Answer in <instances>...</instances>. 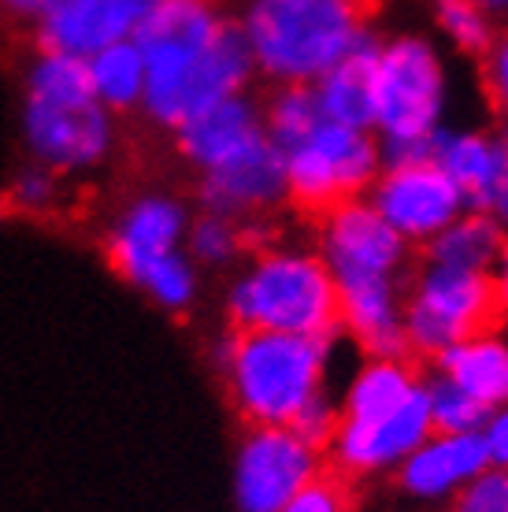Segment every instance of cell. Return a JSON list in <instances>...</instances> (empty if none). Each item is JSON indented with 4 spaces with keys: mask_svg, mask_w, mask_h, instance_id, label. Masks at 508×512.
Listing matches in <instances>:
<instances>
[{
    "mask_svg": "<svg viewBox=\"0 0 508 512\" xmlns=\"http://www.w3.org/2000/svg\"><path fill=\"white\" fill-rule=\"evenodd\" d=\"M434 19L442 38L464 56H486L494 45V15L479 0H434Z\"/></svg>",
    "mask_w": 508,
    "mask_h": 512,
    "instance_id": "d4e9b609",
    "label": "cell"
},
{
    "mask_svg": "<svg viewBox=\"0 0 508 512\" xmlns=\"http://www.w3.org/2000/svg\"><path fill=\"white\" fill-rule=\"evenodd\" d=\"M245 245H249V223L223 216V212L201 208V216L190 219V227H186V253L193 264H204V268L238 264L245 256Z\"/></svg>",
    "mask_w": 508,
    "mask_h": 512,
    "instance_id": "cb8c5ba5",
    "label": "cell"
},
{
    "mask_svg": "<svg viewBox=\"0 0 508 512\" xmlns=\"http://www.w3.org/2000/svg\"><path fill=\"white\" fill-rule=\"evenodd\" d=\"M427 412H431L434 431H449V435H479L486 423V409L479 401H471L464 390L445 383L442 375H427Z\"/></svg>",
    "mask_w": 508,
    "mask_h": 512,
    "instance_id": "484cf974",
    "label": "cell"
},
{
    "mask_svg": "<svg viewBox=\"0 0 508 512\" xmlns=\"http://www.w3.org/2000/svg\"><path fill=\"white\" fill-rule=\"evenodd\" d=\"M219 372L249 427H293L316 397L334 394V338L234 327L219 346Z\"/></svg>",
    "mask_w": 508,
    "mask_h": 512,
    "instance_id": "5b68a950",
    "label": "cell"
},
{
    "mask_svg": "<svg viewBox=\"0 0 508 512\" xmlns=\"http://www.w3.org/2000/svg\"><path fill=\"white\" fill-rule=\"evenodd\" d=\"M264 127L279 145L286 201L323 216L371 190L382 167V145L368 127H349L319 112L312 86H275L260 104Z\"/></svg>",
    "mask_w": 508,
    "mask_h": 512,
    "instance_id": "3957f363",
    "label": "cell"
},
{
    "mask_svg": "<svg viewBox=\"0 0 508 512\" xmlns=\"http://www.w3.org/2000/svg\"><path fill=\"white\" fill-rule=\"evenodd\" d=\"M264 134V112L256 101H249V93L212 104L193 119H186L182 127H175L178 153L186 156V164L197 167V175L230 160L234 153H242L245 145H253Z\"/></svg>",
    "mask_w": 508,
    "mask_h": 512,
    "instance_id": "ac0fdd59",
    "label": "cell"
},
{
    "mask_svg": "<svg viewBox=\"0 0 508 512\" xmlns=\"http://www.w3.org/2000/svg\"><path fill=\"white\" fill-rule=\"evenodd\" d=\"M434 375L479 401L486 412L508 401V334L501 327L471 334L431 360Z\"/></svg>",
    "mask_w": 508,
    "mask_h": 512,
    "instance_id": "ffe728a7",
    "label": "cell"
},
{
    "mask_svg": "<svg viewBox=\"0 0 508 512\" xmlns=\"http://www.w3.org/2000/svg\"><path fill=\"white\" fill-rule=\"evenodd\" d=\"M316 253L334 279L338 334L360 349V357H408L405 290L412 245L382 223L368 197H356L319 216Z\"/></svg>",
    "mask_w": 508,
    "mask_h": 512,
    "instance_id": "6da1fadb",
    "label": "cell"
},
{
    "mask_svg": "<svg viewBox=\"0 0 508 512\" xmlns=\"http://www.w3.org/2000/svg\"><path fill=\"white\" fill-rule=\"evenodd\" d=\"M186 227H190V212L182 208V201L160 197V193L141 197L127 208V216L119 219L108 242L112 268L141 286L164 260L186 249Z\"/></svg>",
    "mask_w": 508,
    "mask_h": 512,
    "instance_id": "9a60e30c",
    "label": "cell"
},
{
    "mask_svg": "<svg viewBox=\"0 0 508 512\" xmlns=\"http://www.w3.org/2000/svg\"><path fill=\"white\" fill-rule=\"evenodd\" d=\"M483 82L486 97L494 101V108L508 119V34L494 38V45L483 56Z\"/></svg>",
    "mask_w": 508,
    "mask_h": 512,
    "instance_id": "f1b7e54d",
    "label": "cell"
},
{
    "mask_svg": "<svg viewBox=\"0 0 508 512\" xmlns=\"http://www.w3.org/2000/svg\"><path fill=\"white\" fill-rule=\"evenodd\" d=\"M494 282L483 271H457L423 260L412 268L405 290L408 357L434 360L471 334L497 327Z\"/></svg>",
    "mask_w": 508,
    "mask_h": 512,
    "instance_id": "9c48e42d",
    "label": "cell"
},
{
    "mask_svg": "<svg viewBox=\"0 0 508 512\" xmlns=\"http://www.w3.org/2000/svg\"><path fill=\"white\" fill-rule=\"evenodd\" d=\"M127 4L134 8V12H138V19H145V15L153 12V8H160L164 0H127Z\"/></svg>",
    "mask_w": 508,
    "mask_h": 512,
    "instance_id": "836d02e7",
    "label": "cell"
},
{
    "mask_svg": "<svg viewBox=\"0 0 508 512\" xmlns=\"http://www.w3.org/2000/svg\"><path fill=\"white\" fill-rule=\"evenodd\" d=\"M364 197L382 216V223L401 234L412 249H423L468 208L457 186L445 179V171L427 153L382 160Z\"/></svg>",
    "mask_w": 508,
    "mask_h": 512,
    "instance_id": "30bf717a",
    "label": "cell"
},
{
    "mask_svg": "<svg viewBox=\"0 0 508 512\" xmlns=\"http://www.w3.org/2000/svg\"><path fill=\"white\" fill-rule=\"evenodd\" d=\"M497 138H501V182H497V197L494 205H490V216L508 231V119L505 127L497 130Z\"/></svg>",
    "mask_w": 508,
    "mask_h": 512,
    "instance_id": "4dcf8cb0",
    "label": "cell"
},
{
    "mask_svg": "<svg viewBox=\"0 0 508 512\" xmlns=\"http://www.w3.org/2000/svg\"><path fill=\"white\" fill-rule=\"evenodd\" d=\"M334 397L338 423L323 453L349 483L394 475L434 431L427 375L408 357H364Z\"/></svg>",
    "mask_w": 508,
    "mask_h": 512,
    "instance_id": "7a4b0ae2",
    "label": "cell"
},
{
    "mask_svg": "<svg viewBox=\"0 0 508 512\" xmlns=\"http://www.w3.org/2000/svg\"><path fill=\"white\" fill-rule=\"evenodd\" d=\"M453 78L438 45L420 34L375 41L371 134L382 156H420L449 127Z\"/></svg>",
    "mask_w": 508,
    "mask_h": 512,
    "instance_id": "52a82bcc",
    "label": "cell"
},
{
    "mask_svg": "<svg viewBox=\"0 0 508 512\" xmlns=\"http://www.w3.org/2000/svg\"><path fill=\"white\" fill-rule=\"evenodd\" d=\"M434 164L445 171V179L457 186L468 208L490 212L501 182V138L483 127H449L431 141L427 149Z\"/></svg>",
    "mask_w": 508,
    "mask_h": 512,
    "instance_id": "d6986e66",
    "label": "cell"
},
{
    "mask_svg": "<svg viewBox=\"0 0 508 512\" xmlns=\"http://www.w3.org/2000/svg\"><path fill=\"white\" fill-rule=\"evenodd\" d=\"M279 512H353V490L349 479H342L338 472H323L297 490Z\"/></svg>",
    "mask_w": 508,
    "mask_h": 512,
    "instance_id": "4316f807",
    "label": "cell"
},
{
    "mask_svg": "<svg viewBox=\"0 0 508 512\" xmlns=\"http://www.w3.org/2000/svg\"><path fill=\"white\" fill-rule=\"evenodd\" d=\"M486 12L490 15H497V12H508V0H479Z\"/></svg>",
    "mask_w": 508,
    "mask_h": 512,
    "instance_id": "e575fe53",
    "label": "cell"
},
{
    "mask_svg": "<svg viewBox=\"0 0 508 512\" xmlns=\"http://www.w3.org/2000/svg\"><path fill=\"white\" fill-rule=\"evenodd\" d=\"M286 201V171L271 134L245 145L223 164L201 171V208L223 212L242 223L275 212Z\"/></svg>",
    "mask_w": 508,
    "mask_h": 512,
    "instance_id": "4fadbf2b",
    "label": "cell"
},
{
    "mask_svg": "<svg viewBox=\"0 0 508 512\" xmlns=\"http://www.w3.org/2000/svg\"><path fill=\"white\" fill-rule=\"evenodd\" d=\"M371 71H375V38L360 45L353 56L334 64L327 75L312 82L319 112L349 127L371 130Z\"/></svg>",
    "mask_w": 508,
    "mask_h": 512,
    "instance_id": "7402d4cb",
    "label": "cell"
},
{
    "mask_svg": "<svg viewBox=\"0 0 508 512\" xmlns=\"http://www.w3.org/2000/svg\"><path fill=\"white\" fill-rule=\"evenodd\" d=\"M52 0H0V15H12V19H19V23H38L41 15H45V8H49Z\"/></svg>",
    "mask_w": 508,
    "mask_h": 512,
    "instance_id": "d6a6232c",
    "label": "cell"
},
{
    "mask_svg": "<svg viewBox=\"0 0 508 512\" xmlns=\"http://www.w3.org/2000/svg\"><path fill=\"white\" fill-rule=\"evenodd\" d=\"M238 331L338 338V294L323 256L308 245H267L242 264L227 290Z\"/></svg>",
    "mask_w": 508,
    "mask_h": 512,
    "instance_id": "8992f818",
    "label": "cell"
},
{
    "mask_svg": "<svg viewBox=\"0 0 508 512\" xmlns=\"http://www.w3.org/2000/svg\"><path fill=\"white\" fill-rule=\"evenodd\" d=\"M490 282H494V301H497V320L508 323V234L501 242L494 268H490Z\"/></svg>",
    "mask_w": 508,
    "mask_h": 512,
    "instance_id": "1f68e13d",
    "label": "cell"
},
{
    "mask_svg": "<svg viewBox=\"0 0 508 512\" xmlns=\"http://www.w3.org/2000/svg\"><path fill=\"white\" fill-rule=\"evenodd\" d=\"M505 234L508 231L490 212L464 208L438 238H431V242L423 245V260L445 264V268H457V271H483V275H490Z\"/></svg>",
    "mask_w": 508,
    "mask_h": 512,
    "instance_id": "44dd1931",
    "label": "cell"
},
{
    "mask_svg": "<svg viewBox=\"0 0 508 512\" xmlns=\"http://www.w3.org/2000/svg\"><path fill=\"white\" fill-rule=\"evenodd\" d=\"M230 19L219 0H164L134 30V45L145 60V82H160L193 64Z\"/></svg>",
    "mask_w": 508,
    "mask_h": 512,
    "instance_id": "5bb4252c",
    "label": "cell"
},
{
    "mask_svg": "<svg viewBox=\"0 0 508 512\" xmlns=\"http://www.w3.org/2000/svg\"><path fill=\"white\" fill-rule=\"evenodd\" d=\"M26 138L34 156L60 171L89 167L108 153V108L93 93L86 60L38 49L26 75Z\"/></svg>",
    "mask_w": 508,
    "mask_h": 512,
    "instance_id": "ba28073f",
    "label": "cell"
},
{
    "mask_svg": "<svg viewBox=\"0 0 508 512\" xmlns=\"http://www.w3.org/2000/svg\"><path fill=\"white\" fill-rule=\"evenodd\" d=\"M323 461V446L293 427H245L234 453V505L238 512H279L323 472Z\"/></svg>",
    "mask_w": 508,
    "mask_h": 512,
    "instance_id": "8fae6325",
    "label": "cell"
},
{
    "mask_svg": "<svg viewBox=\"0 0 508 512\" xmlns=\"http://www.w3.org/2000/svg\"><path fill=\"white\" fill-rule=\"evenodd\" d=\"M253 60H249V49H245L242 34H238V23L230 19L219 38L208 45V49L186 64L182 71H175L171 78H160V82H145V112L160 123V127H182L186 119H193L197 112L212 108L219 101H230V97H242L253 82Z\"/></svg>",
    "mask_w": 508,
    "mask_h": 512,
    "instance_id": "7c38bea8",
    "label": "cell"
},
{
    "mask_svg": "<svg viewBox=\"0 0 508 512\" xmlns=\"http://www.w3.org/2000/svg\"><path fill=\"white\" fill-rule=\"evenodd\" d=\"M234 23L256 75L312 86L371 41V0H245Z\"/></svg>",
    "mask_w": 508,
    "mask_h": 512,
    "instance_id": "277c9868",
    "label": "cell"
},
{
    "mask_svg": "<svg viewBox=\"0 0 508 512\" xmlns=\"http://www.w3.org/2000/svg\"><path fill=\"white\" fill-rule=\"evenodd\" d=\"M138 23V12L127 0H52L34 23V34L38 49L89 60L115 41L134 38Z\"/></svg>",
    "mask_w": 508,
    "mask_h": 512,
    "instance_id": "e0dca14e",
    "label": "cell"
},
{
    "mask_svg": "<svg viewBox=\"0 0 508 512\" xmlns=\"http://www.w3.org/2000/svg\"><path fill=\"white\" fill-rule=\"evenodd\" d=\"M86 67L93 93L104 108L127 112V108L141 104V97H145V60H141V49L134 45V38H123L108 49L93 52Z\"/></svg>",
    "mask_w": 508,
    "mask_h": 512,
    "instance_id": "603a6c76",
    "label": "cell"
},
{
    "mask_svg": "<svg viewBox=\"0 0 508 512\" xmlns=\"http://www.w3.org/2000/svg\"><path fill=\"white\" fill-rule=\"evenodd\" d=\"M486 449L479 435H449V431H431L420 446L405 457L397 468V487L408 501L423 509L449 505L460 490L468 487L475 475L486 468Z\"/></svg>",
    "mask_w": 508,
    "mask_h": 512,
    "instance_id": "2e32d148",
    "label": "cell"
},
{
    "mask_svg": "<svg viewBox=\"0 0 508 512\" xmlns=\"http://www.w3.org/2000/svg\"><path fill=\"white\" fill-rule=\"evenodd\" d=\"M445 512H508V472L486 464L483 472L445 505Z\"/></svg>",
    "mask_w": 508,
    "mask_h": 512,
    "instance_id": "83f0119b",
    "label": "cell"
},
{
    "mask_svg": "<svg viewBox=\"0 0 508 512\" xmlns=\"http://www.w3.org/2000/svg\"><path fill=\"white\" fill-rule=\"evenodd\" d=\"M479 438H483L486 461L508 472V401L486 412V423L479 427Z\"/></svg>",
    "mask_w": 508,
    "mask_h": 512,
    "instance_id": "f546056e",
    "label": "cell"
}]
</instances>
